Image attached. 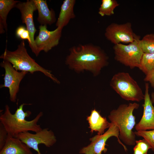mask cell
I'll list each match as a JSON object with an SVG mask.
<instances>
[{
  "label": "cell",
  "instance_id": "3",
  "mask_svg": "<svg viewBox=\"0 0 154 154\" xmlns=\"http://www.w3.org/2000/svg\"><path fill=\"white\" fill-rule=\"evenodd\" d=\"M139 106L136 102L121 104L116 109L112 110L108 116L111 122L119 129V139L129 146L135 145L136 135L132 131L135 125V118L133 113Z\"/></svg>",
  "mask_w": 154,
  "mask_h": 154
},
{
  "label": "cell",
  "instance_id": "11",
  "mask_svg": "<svg viewBox=\"0 0 154 154\" xmlns=\"http://www.w3.org/2000/svg\"><path fill=\"white\" fill-rule=\"evenodd\" d=\"M104 35L106 38L114 45L121 42H132L137 35L133 32L131 24L129 22L122 24L111 23L106 28Z\"/></svg>",
  "mask_w": 154,
  "mask_h": 154
},
{
  "label": "cell",
  "instance_id": "12",
  "mask_svg": "<svg viewBox=\"0 0 154 154\" xmlns=\"http://www.w3.org/2000/svg\"><path fill=\"white\" fill-rule=\"evenodd\" d=\"M38 35L35 40L36 46L39 53L43 51L47 52L59 43L62 29L58 27L52 31H48L47 26L39 27Z\"/></svg>",
  "mask_w": 154,
  "mask_h": 154
},
{
  "label": "cell",
  "instance_id": "26",
  "mask_svg": "<svg viewBox=\"0 0 154 154\" xmlns=\"http://www.w3.org/2000/svg\"><path fill=\"white\" fill-rule=\"evenodd\" d=\"M144 81L149 82L151 87L154 89V70L145 76Z\"/></svg>",
  "mask_w": 154,
  "mask_h": 154
},
{
  "label": "cell",
  "instance_id": "2",
  "mask_svg": "<svg viewBox=\"0 0 154 154\" xmlns=\"http://www.w3.org/2000/svg\"><path fill=\"white\" fill-rule=\"evenodd\" d=\"M28 104H21L14 114L11 113L9 106L6 105L4 113L1 114L0 122L5 128L8 134L13 137L16 138L19 133L29 131L36 133L42 129L40 125L37 124L38 122L43 115L42 112H40L31 121H28L25 119L31 114L30 111L25 112L23 110V106Z\"/></svg>",
  "mask_w": 154,
  "mask_h": 154
},
{
  "label": "cell",
  "instance_id": "5",
  "mask_svg": "<svg viewBox=\"0 0 154 154\" xmlns=\"http://www.w3.org/2000/svg\"><path fill=\"white\" fill-rule=\"evenodd\" d=\"M112 88L123 99L140 102L144 94L137 82L127 72H119L115 74L110 82Z\"/></svg>",
  "mask_w": 154,
  "mask_h": 154
},
{
  "label": "cell",
  "instance_id": "25",
  "mask_svg": "<svg viewBox=\"0 0 154 154\" xmlns=\"http://www.w3.org/2000/svg\"><path fill=\"white\" fill-rule=\"evenodd\" d=\"M8 135V132L3 124L0 122V150L5 145Z\"/></svg>",
  "mask_w": 154,
  "mask_h": 154
},
{
  "label": "cell",
  "instance_id": "27",
  "mask_svg": "<svg viewBox=\"0 0 154 154\" xmlns=\"http://www.w3.org/2000/svg\"><path fill=\"white\" fill-rule=\"evenodd\" d=\"M151 99L153 103L154 104V92H153L151 94Z\"/></svg>",
  "mask_w": 154,
  "mask_h": 154
},
{
  "label": "cell",
  "instance_id": "8",
  "mask_svg": "<svg viewBox=\"0 0 154 154\" xmlns=\"http://www.w3.org/2000/svg\"><path fill=\"white\" fill-rule=\"evenodd\" d=\"M16 138L25 144L29 148L37 151V154H41L38 145L43 144L46 147L52 146L56 142V139L53 132L48 130V128L42 129L39 131L33 134L28 132L21 133Z\"/></svg>",
  "mask_w": 154,
  "mask_h": 154
},
{
  "label": "cell",
  "instance_id": "18",
  "mask_svg": "<svg viewBox=\"0 0 154 154\" xmlns=\"http://www.w3.org/2000/svg\"><path fill=\"white\" fill-rule=\"evenodd\" d=\"M19 1L14 0H0V24L4 26L6 32L7 31V18L8 14Z\"/></svg>",
  "mask_w": 154,
  "mask_h": 154
},
{
  "label": "cell",
  "instance_id": "17",
  "mask_svg": "<svg viewBox=\"0 0 154 154\" xmlns=\"http://www.w3.org/2000/svg\"><path fill=\"white\" fill-rule=\"evenodd\" d=\"M87 120L89 124L90 132H97L99 135L103 134L105 130L109 128L111 125V123L109 122L106 117H102L100 112L95 109L92 110L90 115L87 117Z\"/></svg>",
  "mask_w": 154,
  "mask_h": 154
},
{
  "label": "cell",
  "instance_id": "14",
  "mask_svg": "<svg viewBox=\"0 0 154 154\" xmlns=\"http://www.w3.org/2000/svg\"><path fill=\"white\" fill-rule=\"evenodd\" d=\"M0 154H33L25 144L8 134L5 143Z\"/></svg>",
  "mask_w": 154,
  "mask_h": 154
},
{
  "label": "cell",
  "instance_id": "16",
  "mask_svg": "<svg viewBox=\"0 0 154 154\" xmlns=\"http://www.w3.org/2000/svg\"><path fill=\"white\" fill-rule=\"evenodd\" d=\"M76 2L75 0H65L63 1L56 21V27L62 29L71 19L75 17L74 7Z\"/></svg>",
  "mask_w": 154,
  "mask_h": 154
},
{
  "label": "cell",
  "instance_id": "22",
  "mask_svg": "<svg viewBox=\"0 0 154 154\" xmlns=\"http://www.w3.org/2000/svg\"><path fill=\"white\" fill-rule=\"evenodd\" d=\"M133 149V154H147L149 149L151 148L149 143L144 139L136 140Z\"/></svg>",
  "mask_w": 154,
  "mask_h": 154
},
{
  "label": "cell",
  "instance_id": "1",
  "mask_svg": "<svg viewBox=\"0 0 154 154\" xmlns=\"http://www.w3.org/2000/svg\"><path fill=\"white\" fill-rule=\"evenodd\" d=\"M65 60L69 68L77 72L87 70L94 76L108 64V57L100 46L89 43L71 47Z\"/></svg>",
  "mask_w": 154,
  "mask_h": 154
},
{
  "label": "cell",
  "instance_id": "19",
  "mask_svg": "<svg viewBox=\"0 0 154 154\" xmlns=\"http://www.w3.org/2000/svg\"><path fill=\"white\" fill-rule=\"evenodd\" d=\"M138 68L145 76L154 70V54L144 53Z\"/></svg>",
  "mask_w": 154,
  "mask_h": 154
},
{
  "label": "cell",
  "instance_id": "15",
  "mask_svg": "<svg viewBox=\"0 0 154 154\" xmlns=\"http://www.w3.org/2000/svg\"><path fill=\"white\" fill-rule=\"evenodd\" d=\"M38 13V22L40 25H50L56 21L55 13L52 9H50L46 0H33Z\"/></svg>",
  "mask_w": 154,
  "mask_h": 154
},
{
  "label": "cell",
  "instance_id": "21",
  "mask_svg": "<svg viewBox=\"0 0 154 154\" xmlns=\"http://www.w3.org/2000/svg\"><path fill=\"white\" fill-rule=\"evenodd\" d=\"M139 46L143 53L154 54V34L145 35L139 42Z\"/></svg>",
  "mask_w": 154,
  "mask_h": 154
},
{
  "label": "cell",
  "instance_id": "4",
  "mask_svg": "<svg viewBox=\"0 0 154 154\" xmlns=\"http://www.w3.org/2000/svg\"><path fill=\"white\" fill-rule=\"evenodd\" d=\"M0 58L9 62L17 71L29 72L32 74L35 72H40L54 82L58 84L60 83L50 70L42 67L29 56L25 48L24 40L21 41L14 51H9L6 48L3 53L0 56Z\"/></svg>",
  "mask_w": 154,
  "mask_h": 154
},
{
  "label": "cell",
  "instance_id": "6",
  "mask_svg": "<svg viewBox=\"0 0 154 154\" xmlns=\"http://www.w3.org/2000/svg\"><path fill=\"white\" fill-rule=\"evenodd\" d=\"M140 40V37L137 35L134 41L128 45L121 43L114 45L115 59L131 69L138 68L144 53L139 45Z\"/></svg>",
  "mask_w": 154,
  "mask_h": 154
},
{
  "label": "cell",
  "instance_id": "7",
  "mask_svg": "<svg viewBox=\"0 0 154 154\" xmlns=\"http://www.w3.org/2000/svg\"><path fill=\"white\" fill-rule=\"evenodd\" d=\"M119 130L118 127L114 123L111 122V125L108 129L103 134L97 135L90 139L91 141L90 144L87 146L82 148L79 153L84 154H102L103 152L106 153L107 149L105 147L107 140L112 136L116 137L117 141L121 145L125 151L127 149L125 146L119 139Z\"/></svg>",
  "mask_w": 154,
  "mask_h": 154
},
{
  "label": "cell",
  "instance_id": "13",
  "mask_svg": "<svg viewBox=\"0 0 154 154\" xmlns=\"http://www.w3.org/2000/svg\"><path fill=\"white\" fill-rule=\"evenodd\" d=\"M149 84H145L144 103L142 106L143 110L142 116L135 126L136 131L154 129V106L149 93Z\"/></svg>",
  "mask_w": 154,
  "mask_h": 154
},
{
  "label": "cell",
  "instance_id": "9",
  "mask_svg": "<svg viewBox=\"0 0 154 154\" xmlns=\"http://www.w3.org/2000/svg\"><path fill=\"white\" fill-rule=\"evenodd\" d=\"M15 7L20 11L22 22L25 24L26 29L29 33L31 42L29 46L33 52L37 56L40 53L35 43L34 36L37 30L33 18L34 13L37 10L36 5L33 0H27L25 2L19 1Z\"/></svg>",
  "mask_w": 154,
  "mask_h": 154
},
{
  "label": "cell",
  "instance_id": "10",
  "mask_svg": "<svg viewBox=\"0 0 154 154\" xmlns=\"http://www.w3.org/2000/svg\"><path fill=\"white\" fill-rule=\"evenodd\" d=\"M0 66L5 70L3 78L4 83L0 85L1 88L7 87L9 88L10 100L13 102H16L17 94L19 90L21 82L28 72H18L13 67L9 62L5 60L1 62Z\"/></svg>",
  "mask_w": 154,
  "mask_h": 154
},
{
  "label": "cell",
  "instance_id": "24",
  "mask_svg": "<svg viewBox=\"0 0 154 154\" xmlns=\"http://www.w3.org/2000/svg\"><path fill=\"white\" fill-rule=\"evenodd\" d=\"M15 34L17 38L22 40H27L29 44L31 43L29 33L25 27L23 26H19L16 30Z\"/></svg>",
  "mask_w": 154,
  "mask_h": 154
},
{
  "label": "cell",
  "instance_id": "20",
  "mask_svg": "<svg viewBox=\"0 0 154 154\" xmlns=\"http://www.w3.org/2000/svg\"><path fill=\"white\" fill-rule=\"evenodd\" d=\"M101 2L98 13L102 17L114 15L115 9L119 5L116 0H102Z\"/></svg>",
  "mask_w": 154,
  "mask_h": 154
},
{
  "label": "cell",
  "instance_id": "23",
  "mask_svg": "<svg viewBox=\"0 0 154 154\" xmlns=\"http://www.w3.org/2000/svg\"><path fill=\"white\" fill-rule=\"evenodd\" d=\"M135 135L143 137L150 144L154 152V129L149 131H139L134 132Z\"/></svg>",
  "mask_w": 154,
  "mask_h": 154
}]
</instances>
